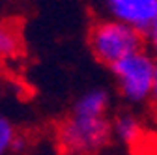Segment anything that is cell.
I'll return each instance as SVG.
<instances>
[{"instance_id":"obj_2","label":"cell","mask_w":157,"mask_h":155,"mask_svg":"<svg viewBox=\"0 0 157 155\" xmlns=\"http://www.w3.org/2000/svg\"><path fill=\"white\" fill-rule=\"evenodd\" d=\"M88 45L92 54L109 67H112L122 58L146 49L144 34L127 25H122L112 19H99L95 21L88 34Z\"/></svg>"},{"instance_id":"obj_7","label":"cell","mask_w":157,"mask_h":155,"mask_svg":"<svg viewBox=\"0 0 157 155\" xmlns=\"http://www.w3.org/2000/svg\"><path fill=\"white\" fill-rule=\"evenodd\" d=\"M19 140L17 127L0 114V155H8L10 151H15V144Z\"/></svg>"},{"instance_id":"obj_3","label":"cell","mask_w":157,"mask_h":155,"mask_svg":"<svg viewBox=\"0 0 157 155\" xmlns=\"http://www.w3.org/2000/svg\"><path fill=\"white\" fill-rule=\"evenodd\" d=\"M155 64L157 58L150 51L140 49L122 58L120 62H116L110 67L112 77L116 81V88L124 101L131 105H140L150 101Z\"/></svg>"},{"instance_id":"obj_9","label":"cell","mask_w":157,"mask_h":155,"mask_svg":"<svg viewBox=\"0 0 157 155\" xmlns=\"http://www.w3.org/2000/svg\"><path fill=\"white\" fill-rule=\"evenodd\" d=\"M150 103L153 105L157 112V64H155V75H153V84H151V93H150Z\"/></svg>"},{"instance_id":"obj_5","label":"cell","mask_w":157,"mask_h":155,"mask_svg":"<svg viewBox=\"0 0 157 155\" xmlns=\"http://www.w3.org/2000/svg\"><path fill=\"white\" fill-rule=\"evenodd\" d=\"M110 131H112V138L124 144H135L142 134V123L135 114L124 112L118 114L114 120H110Z\"/></svg>"},{"instance_id":"obj_10","label":"cell","mask_w":157,"mask_h":155,"mask_svg":"<svg viewBox=\"0 0 157 155\" xmlns=\"http://www.w3.org/2000/svg\"><path fill=\"white\" fill-rule=\"evenodd\" d=\"M99 2H103V0H99Z\"/></svg>"},{"instance_id":"obj_6","label":"cell","mask_w":157,"mask_h":155,"mask_svg":"<svg viewBox=\"0 0 157 155\" xmlns=\"http://www.w3.org/2000/svg\"><path fill=\"white\" fill-rule=\"evenodd\" d=\"M19 52H21V34H19V30L10 23L0 25V60L15 58Z\"/></svg>"},{"instance_id":"obj_1","label":"cell","mask_w":157,"mask_h":155,"mask_svg":"<svg viewBox=\"0 0 157 155\" xmlns=\"http://www.w3.org/2000/svg\"><path fill=\"white\" fill-rule=\"evenodd\" d=\"M109 108L110 95L105 88H90L78 95L56 131L64 155H95L110 142Z\"/></svg>"},{"instance_id":"obj_4","label":"cell","mask_w":157,"mask_h":155,"mask_svg":"<svg viewBox=\"0 0 157 155\" xmlns=\"http://www.w3.org/2000/svg\"><path fill=\"white\" fill-rule=\"evenodd\" d=\"M107 17L144 34L157 11V0H103Z\"/></svg>"},{"instance_id":"obj_8","label":"cell","mask_w":157,"mask_h":155,"mask_svg":"<svg viewBox=\"0 0 157 155\" xmlns=\"http://www.w3.org/2000/svg\"><path fill=\"white\" fill-rule=\"evenodd\" d=\"M144 47L157 58V11L151 19L150 26L144 30Z\"/></svg>"}]
</instances>
